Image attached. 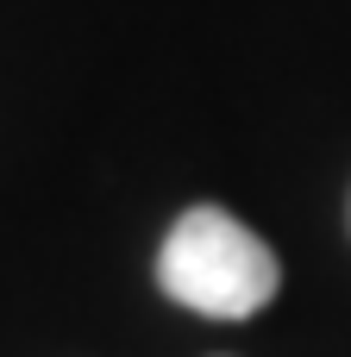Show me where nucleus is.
<instances>
[{
	"mask_svg": "<svg viewBox=\"0 0 351 357\" xmlns=\"http://www.w3.org/2000/svg\"><path fill=\"white\" fill-rule=\"evenodd\" d=\"M157 289L201 320H251L276 301V251L226 207H188L157 245Z\"/></svg>",
	"mask_w": 351,
	"mask_h": 357,
	"instance_id": "obj_1",
	"label": "nucleus"
}]
</instances>
